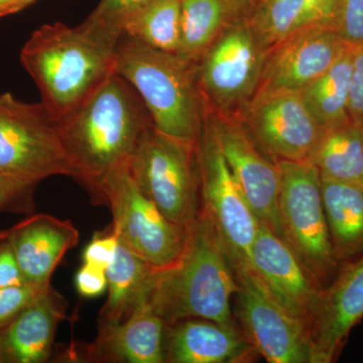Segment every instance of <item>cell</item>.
Segmentation results:
<instances>
[{
    "label": "cell",
    "mask_w": 363,
    "mask_h": 363,
    "mask_svg": "<svg viewBox=\"0 0 363 363\" xmlns=\"http://www.w3.org/2000/svg\"><path fill=\"white\" fill-rule=\"evenodd\" d=\"M157 271L119 241L116 259L106 269L108 296L98 328L121 323L147 301Z\"/></svg>",
    "instance_id": "obj_22"
},
{
    "label": "cell",
    "mask_w": 363,
    "mask_h": 363,
    "mask_svg": "<svg viewBox=\"0 0 363 363\" xmlns=\"http://www.w3.org/2000/svg\"><path fill=\"white\" fill-rule=\"evenodd\" d=\"M75 285L82 297H98L108 288L106 271L101 267L84 264L76 274Z\"/></svg>",
    "instance_id": "obj_35"
},
{
    "label": "cell",
    "mask_w": 363,
    "mask_h": 363,
    "mask_svg": "<svg viewBox=\"0 0 363 363\" xmlns=\"http://www.w3.org/2000/svg\"><path fill=\"white\" fill-rule=\"evenodd\" d=\"M0 176L35 185L52 176L75 179L58 121L42 102L0 94Z\"/></svg>",
    "instance_id": "obj_7"
},
{
    "label": "cell",
    "mask_w": 363,
    "mask_h": 363,
    "mask_svg": "<svg viewBox=\"0 0 363 363\" xmlns=\"http://www.w3.org/2000/svg\"><path fill=\"white\" fill-rule=\"evenodd\" d=\"M30 1H32V2H33H33L37 1V0H30Z\"/></svg>",
    "instance_id": "obj_39"
},
{
    "label": "cell",
    "mask_w": 363,
    "mask_h": 363,
    "mask_svg": "<svg viewBox=\"0 0 363 363\" xmlns=\"http://www.w3.org/2000/svg\"><path fill=\"white\" fill-rule=\"evenodd\" d=\"M116 48L81 25L56 23L33 33L21 61L39 88L42 104L59 121L113 73Z\"/></svg>",
    "instance_id": "obj_3"
},
{
    "label": "cell",
    "mask_w": 363,
    "mask_h": 363,
    "mask_svg": "<svg viewBox=\"0 0 363 363\" xmlns=\"http://www.w3.org/2000/svg\"><path fill=\"white\" fill-rule=\"evenodd\" d=\"M333 18L334 0H304L301 28L327 26L333 28Z\"/></svg>",
    "instance_id": "obj_36"
},
{
    "label": "cell",
    "mask_w": 363,
    "mask_h": 363,
    "mask_svg": "<svg viewBox=\"0 0 363 363\" xmlns=\"http://www.w3.org/2000/svg\"><path fill=\"white\" fill-rule=\"evenodd\" d=\"M11 243L28 283L50 285L67 252L78 245L80 233L70 220L35 214L1 231Z\"/></svg>",
    "instance_id": "obj_18"
},
{
    "label": "cell",
    "mask_w": 363,
    "mask_h": 363,
    "mask_svg": "<svg viewBox=\"0 0 363 363\" xmlns=\"http://www.w3.org/2000/svg\"><path fill=\"white\" fill-rule=\"evenodd\" d=\"M252 0H181L178 55L197 64L224 30L247 16Z\"/></svg>",
    "instance_id": "obj_21"
},
{
    "label": "cell",
    "mask_w": 363,
    "mask_h": 363,
    "mask_svg": "<svg viewBox=\"0 0 363 363\" xmlns=\"http://www.w3.org/2000/svg\"><path fill=\"white\" fill-rule=\"evenodd\" d=\"M266 52L247 16L229 26L197 63L205 106L233 116L245 111L257 92Z\"/></svg>",
    "instance_id": "obj_9"
},
{
    "label": "cell",
    "mask_w": 363,
    "mask_h": 363,
    "mask_svg": "<svg viewBox=\"0 0 363 363\" xmlns=\"http://www.w3.org/2000/svg\"><path fill=\"white\" fill-rule=\"evenodd\" d=\"M0 363H4V357H2L1 352H0Z\"/></svg>",
    "instance_id": "obj_38"
},
{
    "label": "cell",
    "mask_w": 363,
    "mask_h": 363,
    "mask_svg": "<svg viewBox=\"0 0 363 363\" xmlns=\"http://www.w3.org/2000/svg\"><path fill=\"white\" fill-rule=\"evenodd\" d=\"M238 290L223 240L201 208L183 257L157 272L147 302L166 326L192 318L236 326L231 300Z\"/></svg>",
    "instance_id": "obj_2"
},
{
    "label": "cell",
    "mask_w": 363,
    "mask_h": 363,
    "mask_svg": "<svg viewBox=\"0 0 363 363\" xmlns=\"http://www.w3.org/2000/svg\"><path fill=\"white\" fill-rule=\"evenodd\" d=\"M333 28L350 47L363 45V0H334Z\"/></svg>",
    "instance_id": "obj_29"
},
{
    "label": "cell",
    "mask_w": 363,
    "mask_h": 363,
    "mask_svg": "<svg viewBox=\"0 0 363 363\" xmlns=\"http://www.w3.org/2000/svg\"><path fill=\"white\" fill-rule=\"evenodd\" d=\"M279 217L283 240L317 285L325 288L337 272L322 199L321 177L311 162L279 161Z\"/></svg>",
    "instance_id": "obj_5"
},
{
    "label": "cell",
    "mask_w": 363,
    "mask_h": 363,
    "mask_svg": "<svg viewBox=\"0 0 363 363\" xmlns=\"http://www.w3.org/2000/svg\"><path fill=\"white\" fill-rule=\"evenodd\" d=\"M350 48L334 28H298L267 50L255 94L302 90L330 69Z\"/></svg>",
    "instance_id": "obj_14"
},
{
    "label": "cell",
    "mask_w": 363,
    "mask_h": 363,
    "mask_svg": "<svg viewBox=\"0 0 363 363\" xmlns=\"http://www.w3.org/2000/svg\"><path fill=\"white\" fill-rule=\"evenodd\" d=\"M95 205L111 209L119 241L150 266L168 269L183 257L192 226L169 222L136 185L128 164L106 177Z\"/></svg>",
    "instance_id": "obj_8"
},
{
    "label": "cell",
    "mask_w": 363,
    "mask_h": 363,
    "mask_svg": "<svg viewBox=\"0 0 363 363\" xmlns=\"http://www.w3.org/2000/svg\"><path fill=\"white\" fill-rule=\"evenodd\" d=\"M118 245V238L111 225L106 230L94 234L83 252V262L106 271L116 259Z\"/></svg>",
    "instance_id": "obj_32"
},
{
    "label": "cell",
    "mask_w": 363,
    "mask_h": 363,
    "mask_svg": "<svg viewBox=\"0 0 363 363\" xmlns=\"http://www.w3.org/2000/svg\"><path fill=\"white\" fill-rule=\"evenodd\" d=\"M304 0H252L248 25L266 51L301 28Z\"/></svg>",
    "instance_id": "obj_27"
},
{
    "label": "cell",
    "mask_w": 363,
    "mask_h": 363,
    "mask_svg": "<svg viewBox=\"0 0 363 363\" xmlns=\"http://www.w3.org/2000/svg\"><path fill=\"white\" fill-rule=\"evenodd\" d=\"M197 143L164 135L152 125L128 168L136 185L172 223L189 228L202 208Z\"/></svg>",
    "instance_id": "obj_6"
},
{
    "label": "cell",
    "mask_w": 363,
    "mask_h": 363,
    "mask_svg": "<svg viewBox=\"0 0 363 363\" xmlns=\"http://www.w3.org/2000/svg\"><path fill=\"white\" fill-rule=\"evenodd\" d=\"M311 162L321 180L363 185V126L350 121L325 130Z\"/></svg>",
    "instance_id": "obj_25"
},
{
    "label": "cell",
    "mask_w": 363,
    "mask_h": 363,
    "mask_svg": "<svg viewBox=\"0 0 363 363\" xmlns=\"http://www.w3.org/2000/svg\"><path fill=\"white\" fill-rule=\"evenodd\" d=\"M150 1L152 0H100L81 26L91 35L116 47L126 23Z\"/></svg>",
    "instance_id": "obj_28"
},
{
    "label": "cell",
    "mask_w": 363,
    "mask_h": 363,
    "mask_svg": "<svg viewBox=\"0 0 363 363\" xmlns=\"http://www.w3.org/2000/svg\"><path fill=\"white\" fill-rule=\"evenodd\" d=\"M355 48H350L319 78L300 90L308 111L325 130L350 123L351 73Z\"/></svg>",
    "instance_id": "obj_24"
},
{
    "label": "cell",
    "mask_w": 363,
    "mask_h": 363,
    "mask_svg": "<svg viewBox=\"0 0 363 363\" xmlns=\"http://www.w3.org/2000/svg\"><path fill=\"white\" fill-rule=\"evenodd\" d=\"M240 119L259 149L274 162H311L325 133L308 111L300 91L255 94Z\"/></svg>",
    "instance_id": "obj_12"
},
{
    "label": "cell",
    "mask_w": 363,
    "mask_h": 363,
    "mask_svg": "<svg viewBox=\"0 0 363 363\" xmlns=\"http://www.w3.org/2000/svg\"><path fill=\"white\" fill-rule=\"evenodd\" d=\"M164 333L166 324L145 301L121 323L98 328L83 355L94 362L162 363Z\"/></svg>",
    "instance_id": "obj_19"
},
{
    "label": "cell",
    "mask_w": 363,
    "mask_h": 363,
    "mask_svg": "<svg viewBox=\"0 0 363 363\" xmlns=\"http://www.w3.org/2000/svg\"><path fill=\"white\" fill-rule=\"evenodd\" d=\"M181 23V0H152L126 23L123 35L160 51L178 54Z\"/></svg>",
    "instance_id": "obj_26"
},
{
    "label": "cell",
    "mask_w": 363,
    "mask_h": 363,
    "mask_svg": "<svg viewBox=\"0 0 363 363\" xmlns=\"http://www.w3.org/2000/svg\"><path fill=\"white\" fill-rule=\"evenodd\" d=\"M164 352L169 363H245L259 355L238 325L198 318L166 326Z\"/></svg>",
    "instance_id": "obj_17"
},
{
    "label": "cell",
    "mask_w": 363,
    "mask_h": 363,
    "mask_svg": "<svg viewBox=\"0 0 363 363\" xmlns=\"http://www.w3.org/2000/svg\"><path fill=\"white\" fill-rule=\"evenodd\" d=\"M58 123L75 180L88 191L93 204L106 177L130 164L154 125L142 98L116 71Z\"/></svg>",
    "instance_id": "obj_1"
},
{
    "label": "cell",
    "mask_w": 363,
    "mask_h": 363,
    "mask_svg": "<svg viewBox=\"0 0 363 363\" xmlns=\"http://www.w3.org/2000/svg\"><path fill=\"white\" fill-rule=\"evenodd\" d=\"M204 123L260 223L281 235L276 162L259 149L240 117L205 106Z\"/></svg>",
    "instance_id": "obj_13"
},
{
    "label": "cell",
    "mask_w": 363,
    "mask_h": 363,
    "mask_svg": "<svg viewBox=\"0 0 363 363\" xmlns=\"http://www.w3.org/2000/svg\"><path fill=\"white\" fill-rule=\"evenodd\" d=\"M30 4V0H0V18L18 13Z\"/></svg>",
    "instance_id": "obj_37"
},
{
    "label": "cell",
    "mask_w": 363,
    "mask_h": 363,
    "mask_svg": "<svg viewBox=\"0 0 363 363\" xmlns=\"http://www.w3.org/2000/svg\"><path fill=\"white\" fill-rule=\"evenodd\" d=\"M114 71L142 98L156 130L197 143L205 112L197 64L123 35L116 48Z\"/></svg>",
    "instance_id": "obj_4"
},
{
    "label": "cell",
    "mask_w": 363,
    "mask_h": 363,
    "mask_svg": "<svg viewBox=\"0 0 363 363\" xmlns=\"http://www.w3.org/2000/svg\"><path fill=\"white\" fill-rule=\"evenodd\" d=\"M230 264L238 286L240 328L257 354L269 363H315L309 334L272 297L250 262Z\"/></svg>",
    "instance_id": "obj_10"
},
{
    "label": "cell",
    "mask_w": 363,
    "mask_h": 363,
    "mask_svg": "<svg viewBox=\"0 0 363 363\" xmlns=\"http://www.w3.org/2000/svg\"><path fill=\"white\" fill-rule=\"evenodd\" d=\"M196 150L201 181L202 210L220 234L229 259L250 262V250L260 222L227 166L204 119Z\"/></svg>",
    "instance_id": "obj_11"
},
{
    "label": "cell",
    "mask_w": 363,
    "mask_h": 363,
    "mask_svg": "<svg viewBox=\"0 0 363 363\" xmlns=\"http://www.w3.org/2000/svg\"><path fill=\"white\" fill-rule=\"evenodd\" d=\"M67 303L51 286L0 329L4 363H42L51 357L57 328L65 319Z\"/></svg>",
    "instance_id": "obj_20"
},
{
    "label": "cell",
    "mask_w": 363,
    "mask_h": 363,
    "mask_svg": "<svg viewBox=\"0 0 363 363\" xmlns=\"http://www.w3.org/2000/svg\"><path fill=\"white\" fill-rule=\"evenodd\" d=\"M363 319V252L341 262L322 289L311 329L315 363L337 359L351 330Z\"/></svg>",
    "instance_id": "obj_16"
},
{
    "label": "cell",
    "mask_w": 363,
    "mask_h": 363,
    "mask_svg": "<svg viewBox=\"0 0 363 363\" xmlns=\"http://www.w3.org/2000/svg\"><path fill=\"white\" fill-rule=\"evenodd\" d=\"M350 116L352 123L363 126V45L355 48L353 54Z\"/></svg>",
    "instance_id": "obj_33"
},
{
    "label": "cell",
    "mask_w": 363,
    "mask_h": 363,
    "mask_svg": "<svg viewBox=\"0 0 363 363\" xmlns=\"http://www.w3.org/2000/svg\"><path fill=\"white\" fill-rule=\"evenodd\" d=\"M255 269L272 297L309 334L322 288L306 271L297 255L281 236L259 223L250 255Z\"/></svg>",
    "instance_id": "obj_15"
},
{
    "label": "cell",
    "mask_w": 363,
    "mask_h": 363,
    "mask_svg": "<svg viewBox=\"0 0 363 363\" xmlns=\"http://www.w3.org/2000/svg\"><path fill=\"white\" fill-rule=\"evenodd\" d=\"M50 286L51 284L39 286L26 283L0 289V329L11 323Z\"/></svg>",
    "instance_id": "obj_30"
},
{
    "label": "cell",
    "mask_w": 363,
    "mask_h": 363,
    "mask_svg": "<svg viewBox=\"0 0 363 363\" xmlns=\"http://www.w3.org/2000/svg\"><path fill=\"white\" fill-rule=\"evenodd\" d=\"M35 184L0 176V213L33 214Z\"/></svg>",
    "instance_id": "obj_31"
},
{
    "label": "cell",
    "mask_w": 363,
    "mask_h": 363,
    "mask_svg": "<svg viewBox=\"0 0 363 363\" xmlns=\"http://www.w3.org/2000/svg\"><path fill=\"white\" fill-rule=\"evenodd\" d=\"M26 283L11 243L0 233V289Z\"/></svg>",
    "instance_id": "obj_34"
},
{
    "label": "cell",
    "mask_w": 363,
    "mask_h": 363,
    "mask_svg": "<svg viewBox=\"0 0 363 363\" xmlns=\"http://www.w3.org/2000/svg\"><path fill=\"white\" fill-rule=\"evenodd\" d=\"M332 247L339 264L363 252V185L321 180Z\"/></svg>",
    "instance_id": "obj_23"
}]
</instances>
